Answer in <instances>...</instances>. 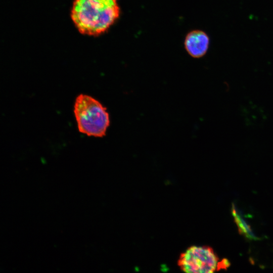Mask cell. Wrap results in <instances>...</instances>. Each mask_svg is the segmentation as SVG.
Masks as SVG:
<instances>
[{"mask_svg":"<svg viewBox=\"0 0 273 273\" xmlns=\"http://www.w3.org/2000/svg\"><path fill=\"white\" fill-rule=\"evenodd\" d=\"M119 15L116 0H75L71 12V19L78 31L91 36L107 31Z\"/></svg>","mask_w":273,"mask_h":273,"instance_id":"6da1fadb","label":"cell"},{"mask_svg":"<svg viewBox=\"0 0 273 273\" xmlns=\"http://www.w3.org/2000/svg\"><path fill=\"white\" fill-rule=\"evenodd\" d=\"M74 113L79 132L97 138L106 135L110 125L109 115L98 100L87 95H79L75 100Z\"/></svg>","mask_w":273,"mask_h":273,"instance_id":"7a4b0ae2","label":"cell"},{"mask_svg":"<svg viewBox=\"0 0 273 273\" xmlns=\"http://www.w3.org/2000/svg\"><path fill=\"white\" fill-rule=\"evenodd\" d=\"M180 269L189 273H211L229 265L228 260H220L213 249L208 246H192L182 253L178 260Z\"/></svg>","mask_w":273,"mask_h":273,"instance_id":"3957f363","label":"cell"},{"mask_svg":"<svg viewBox=\"0 0 273 273\" xmlns=\"http://www.w3.org/2000/svg\"><path fill=\"white\" fill-rule=\"evenodd\" d=\"M210 40L205 32L195 30L189 32L184 41L185 48L189 55L194 58H200L207 53Z\"/></svg>","mask_w":273,"mask_h":273,"instance_id":"277c9868","label":"cell"},{"mask_svg":"<svg viewBox=\"0 0 273 273\" xmlns=\"http://www.w3.org/2000/svg\"><path fill=\"white\" fill-rule=\"evenodd\" d=\"M232 213L239 232L242 235H243L250 240L259 239L253 233L249 223H247L242 214L238 210L234 205L232 206Z\"/></svg>","mask_w":273,"mask_h":273,"instance_id":"5b68a950","label":"cell"},{"mask_svg":"<svg viewBox=\"0 0 273 273\" xmlns=\"http://www.w3.org/2000/svg\"></svg>","mask_w":273,"mask_h":273,"instance_id":"8992f818","label":"cell"}]
</instances>
